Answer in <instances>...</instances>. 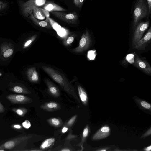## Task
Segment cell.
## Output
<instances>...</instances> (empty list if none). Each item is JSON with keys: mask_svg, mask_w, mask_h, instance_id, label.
<instances>
[{"mask_svg": "<svg viewBox=\"0 0 151 151\" xmlns=\"http://www.w3.org/2000/svg\"><path fill=\"white\" fill-rule=\"evenodd\" d=\"M42 68L50 78L57 83L68 95L80 103L74 87L62 73L54 68L47 66H42Z\"/></svg>", "mask_w": 151, "mask_h": 151, "instance_id": "cell-1", "label": "cell"}, {"mask_svg": "<svg viewBox=\"0 0 151 151\" xmlns=\"http://www.w3.org/2000/svg\"><path fill=\"white\" fill-rule=\"evenodd\" d=\"M148 7L145 0H137L133 11V27L135 28L139 22L148 16Z\"/></svg>", "mask_w": 151, "mask_h": 151, "instance_id": "cell-2", "label": "cell"}, {"mask_svg": "<svg viewBox=\"0 0 151 151\" xmlns=\"http://www.w3.org/2000/svg\"><path fill=\"white\" fill-rule=\"evenodd\" d=\"M47 0H29L21 5L20 7L23 15L26 17H28L32 13V9L34 7H40L44 5Z\"/></svg>", "mask_w": 151, "mask_h": 151, "instance_id": "cell-3", "label": "cell"}, {"mask_svg": "<svg viewBox=\"0 0 151 151\" xmlns=\"http://www.w3.org/2000/svg\"><path fill=\"white\" fill-rule=\"evenodd\" d=\"M50 13L59 19L69 24H76L78 20V15L75 12L66 13L62 11H54Z\"/></svg>", "mask_w": 151, "mask_h": 151, "instance_id": "cell-4", "label": "cell"}, {"mask_svg": "<svg viewBox=\"0 0 151 151\" xmlns=\"http://www.w3.org/2000/svg\"><path fill=\"white\" fill-rule=\"evenodd\" d=\"M32 137L31 135L20 136L10 139L0 145V149L10 150L24 142L27 141Z\"/></svg>", "mask_w": 151, "mask_h": 151, "instance_id": "cell-5", "label": "cell"}, {"mask_svg": "<svg viewBox=\"0 0 151 151\" xmlns=\"http://www.w3.org/2000/svg\"><path fill=\"white\" fill-rule=\"evenodd\" d=\"M91 42L90 36L88 30H86L81 37L78 46L73 50L75 52H83L88 49L90 47Z\"/></svg>", "mask_w": 151, "mask_h": 151, "instance_id": "cell-6", "label": "cell"}, {"mask_svg": "<svg viewBox=\"0 0 151 151\" xmlns=\"http://www.w3.org/2000/svg\"><path fill=\"white\" fill-rule=\"evenodd\" d=\"M149 24V22L147 21L140 22L137 26L133 38V46L134 47L142 38L143 33L148 28Z\"/></svg>", "mask_w": 151, "mask_h": 151, "instance_id": "cell-7", "label": "cell"}, {"mask_svg": "<svg viewBox=\"0 0 151 151\" xmlns=\"http://www.w3.org/2000/svg\"><path fill=\"white\" fill-rule=\"evenodd\" d=\"M6 98L11 103L15 104H27L33 101L30 98L21 94H11L6 96Z\"/></svg>", "mask_w": 151, "mask_h": 151, "instance_id": "cell-8", "label": "cell"}, {"mask_svg": "<svg viewBox=\"0 0 151 151\" xmlns=\"http://www.w3.org/2000/svg\"><path fill=\"white\" fill-rule=\"evenodd\" d=\"M134 65L147 74H151V67L146 60L142 59L137 55H136Z\"/></svg>", "mask_w": 151, "mask_h": 151, "instance_id": "cell-9", "label": "cell"}, {"mask_svg": "<svg viewBox=\"0 0 151 151\" xmlns=\"http://www.w3.org/2000/svg\"><path fill=\"white\" fill-rule=\"evenodd\" d=\"M151 39V28L150 27L144 37L138 42L134 48L140 51L144 50L150 42Z\"/></svg>", "mask_w": 151, "mask_h": 151, "instance_id": "cell-10", "label": "cell"}, {"mask_svg": "<svg viewBox=\"0 0 151 151\" xmlns=\"http://www.w3.org/2000/svg\"><path fill=\"white\" fill-rule=\"evenodd\" d=\"M44 80L47 86L49 94L54 97H59L60 93L58 87L47 78H45Z\"/></svg>", "mask_w": 151, "mask_h": 151, "instance_id": "cell-11", "label": "cell"}, {"mask_svg": "<svg viewBox=\"0 0 151 151\" xmlns=\"http://www.w3.org/2000/svg\"><path fill=\"white\" fill-rule=\"evenodd\" d=\"M41 109L48 112H53L60 109V105L56 102L53 101L45 103L40 106Z\"/></svg>", "mask_w": 151, "mask_h": 151, "instance_id": "cell-12", "label": "cell"}, {"mask_svg": "<svg viewBox=\"0 0 151 151\" xmlns=\"http://www.w3.org/2000/svg\"><path fill=\"white\" fill-rule=\"evenodd\" d=\"M109 127L105 126L101 128L94 134L93 137L94 140H98L103 139L108 136L110 133Z\"/></svg>", "mask_w": 151, "mask_h": 151, "instance_id": "cell-13", "label": "cell"}, {"mask_svg": "<svg viewBox=\"0 0 151 151\" xmlns=\"http://www.w3.org/2000/svg\"><path fill=\"white\" fill-rule=\"evenodd\" d=\"M43 8L50 12L54 11L64 12L66 11V9L52 2H48L45 3Z\"/></svg>", "mask_w": 151, "mask_h": 151, "instance_id": "cell-14", "label": "cell"}, {"mask_svg": "<svg viewBox=\"0 0 151 151\" xmlns=\"http://www.w3.org/2000/svg\"><path fill=\"white\" fill-rule=\"evenodd\" d=\"M27 75L29 80L32 83H37L39 81L38 73L35 67H31L28 70Z\"/></svg>", "mask_w": 151, "mask_h": 151, "instance_id": "cell-15", "label": "cell"}, {"mask_svg": "<svg viewBox=\"0 0 151 151\" xmlns=\"http://www.w3.org/2000/svg\"><path fill=\"white\" fill-rule=\"evenodd\" d=\"M78 93L80 99L83 104L86 106L88 103V97L86 92L83 87L79 85L77 86Z\"/></svg>", "mask_w": 151, "mask_h": 151, "instance_id": "cell-16", "label": "cell"}, {"mask_svg": "<svg viewBox=\"0 0 151 151\" xmlns=\"http://www.w3.org/2000/svg\"><path fill=\"white\" fill-rule=\"evenodd\" d=\"M29 18L36 25L42 27L47 28H51L52 27L46 20L45 21H40L36 18L33 16L32 12L29 15Z\"/></svg>", "mask_w": 151, "mask_h": 151, "instance_id": "cell-17", "label": "cell"}, {"mask_svg": "<svg viewBox=\"0 0 151 151\" xmlns=\"http://www.w3.org/2000/svg\"><path fill=\"white\" fill-rule=\"evenodd\" d=\"M14 52L12 47L7 44L3 45L1 48V54L4 58H8L12 55Z\"/></svg>", "mask_w": 151, "mask_h": 151, "instance_id": "cell-18", "label": "cell"}, {"mask_svg": "<svg viewBox=\"0 0 151 151\" xmlns=\"http://www.w3.org/2000/svg\"><path fill=\"white\" fill-rule=\"evenodd\" d=\"M32 13L34 17L37 19L43 20L45 19V16L42 12L40 8L37 7H34L32 9Z\"/></svg>", "mask_w": 151, "mask_h": 151, "instance_id": "cell-19", "label": "cell"}, {"mask_svg": "<svg viewBox=\"0 0 151 151\" xmlns=\"http://www.w3.org/2000/svg\"><path fill=\"white\" fill-rule=\"evenodd\" d=\"M55 140L54 138H50L46 139L41 145L40 149L42 150L48 149L53 144Z\"/></svg>", "mask_w": 151, "mask_h": 151, "instance_id": "cell-20", "label": "cell"}, {"mask_svg": "<svg viewBox=\"0 0 151 151\" xmlns=\"http://www.w3.org/2000/svg\"><path fill=\"white\" fill-rule=\"evenodd\" d=\"M47 121L51 125L56 127L61 126L63 124L62 120L60 118H51L48 119Z\"/></svg>", "mask_w": 151, "mask_h": 151, "instance_id": "cell-21", "label": "cell"}, {"mask_svg": "<svg viewBox=\"0 0 151 151\" xmlns=\"http://www.w3.org/2000/svg\"><path fill=\"white\" fill-rule=\"evenodd\" d=\"M11 91L14 92L25 94H29L31 92L26 88L22 87L16 86L13 87L11 89Z\"/></svg>", "mask_w": 151, "mask_h": 151, "instance_id": "cell-22", "label": "cell"}, {"mask_svg": "<svg viewBox=\"0 0 151 151\" xmlns=\"http://www.w3.org/2000/svg\"><path fill=\"white\" fill-rule=\"evenodd\" d=\"M12 110L21 117L24 116L28 112L27 109L25 108H12Z\"/></svg>", "mask_w": 151, "mask_h": 151, "instance_id": "cell-23", "label": "cell"}, {"mask_svg": "<svg viewBox=\"0 0 151 151\" xmlns=\"http://www.w3.org/2000/svg\"><path fill=\"white\" fill-rule=\"evenodd\" d=\"M46 20L48 22L52 27L55 30L61 28L60 26L54 21L51 18L49 17H46Z\"/></svg>", "mask_w": 151, "mask_h": 151, "instance_id": "cell-24", "label": "cell"}, {"mask_svg": "<svg viewBox=\"0 0 151 151\" xmlns=\"http://www.w3.org/2000/svg\"><path fill=\"white\" fill-rule=\"evenodd\" d=\"M89 132L88 126V125H87L83 130L82 133V139L80 144V145H82L83 144L85 139L88 134Z\"/></svg>", "mask_w": 151, "mask_h": 151, "instance_id": "cell-25", "label": "cell"}, {"mask_svg": "<svg viewBox=\"0 0 151 151\" xmlns=\"http://www.w3.org/2000/svg\"><path fill=\"white\" fill-rule=\"evenodd\" d=\"M37 37V35H34L27 40L23 45V48L25 49L29 47L35 40Z\"/></svg>", "mask_w": 151, "mask_h": 151, "instance_id": "cell-26", "label": "cell"}, {"mask_svg": "<svg viewBox=\"0 0 151 151\" xmlns=\"http://www.w3.org/2000/svg\"><path fill=\"white\" fill-rule=\"evenodd\" d=\"M77 117V115H75L73 116L67 122L64 126H66L68 128L71 127L76 119Z\"/></svg>", "mask_w": 151, "mask_h": 151, "instance_id": "cell-27", "label": "cell"}, {"mask_svg": "<svg viewBox=\"0 0 151 151\" xmlns=\"http://www.w3.org/2000/svg\"><path fill=\"white\" fill-rule=\"evenodd\" d=\"M74 40V38L73 36H69L64 42V44L66 46L69 45L73 42Z\"/></svg>", "mask_w": 151, "mask_h": 151, "instance_id": "cell-28", "label": "cell"}, {"mask_svg": "<svg viewBox=\"0 0 151 151\" xmlns=\"http://www.w3.org/2000/svg\"><path fill=\"white\" fill-rule=\"evenodd\" d=\"M22 126L25 128L29 129L31 126V124L28 120H25L22 124Z\"/></svg>", "mask_w": 151, "mask_h": 151, "instance_id": "cell-29", "label": "cell"}, {"mask_svg": "<svg viewBox=\"0 0 151 151\" xmlns=\"http://www.w3.org/2000/svg\"><path fill=\"white\" fill-rule=\"evenodd\" d=\"M140 104L142 107L145 109H149L151 108L150 104L145 101H142L140 103Z\"/></svg>", "mask_w": 151, "mask_h": 151, "instance_id": "cell-30", "label": "cell"}, {"mask_svg": "<svg viewBox=\"0 0 151 151\" xmlns=\"http://www.w3.org/2000/svg\"><path fill=\"white\" fill-rule=\"evenodd\" d=\"M7 6V3L0 0V11L5 9Z\"/></svg>", "mask_w": 151, "mask_h": 151, "instance_id": "cell-31", "label": "cell"}, {"mask_svg": "<svg viewBox=\"0 0 151 151\" xmlns=\"http://www.w3.org/2000/svg\"><path fill=\"white\" fill-rule=\"evenodd\" d=\"M11 127L13 129L17 130H20L22 129V126L19 124H14L11 125Z\"/></svg>", "mask_w": 151, "mask_h": 151, "instance_id": "cell-32", "label": "cell"}, {"mask_svg": "<svg viewBox=\"0 0 151 151\" xmlns=\"http://www.w3.org/2000/svg\"><path fill=\"white\" fill-rule=\"evenodd\" d=\"M40 9L42 12L45 16V17H49L50 16V14L48 11L42 8H40Z\"/></svg>", "mask_w": 151, "mask_h": 151, "instance_id": "cell-33", "label": "cell"}, {"mask_svg": "<svg viewBox=\"0 0 151 151\" xmlns=\"http://www.w3.org/2000/svg\"><path fill=\"white\" fill-rule=\"evenodd\" d=\"M147 5L148 7V17L151 13V0H147Z\"/></svg>", "mask_w": 151, "mask_h": 151, "instance_id": "cell-34", "label": "cell"}, {"mask_svg": "<svg viewBox=\"0 0 151 151\" xmlns=\"http://www.w3.org/2000/svg\"><path fill=\"white\" fill-rule=\"evenodd\" d=\"M5 110V107L0 101V113H3Z\"/></svg>", "mask_w": 151, "mask_h": 151, "instance_id": "cell-35", "label": "cell"}, {"mask_svg": "<svg viewBox=\"0 0 151 151\" xmlns=\"http://www.w3.org/2000/svg\"><path fill=\"white\" fill-rule=\"evenodd\" d=\"M84 0H78V7L81 8L82 5Z\"/></svg>", "mask_w": 151, "mask_h": 151, "instance_id": "cell-36", "label": "cell"}, {"mask_svg": "<svg viewBox=\"0 0 151 151\" xmlns=\"http://www.w3.org/2000/svg\"><path fill=\"white\" fill-rule=\"evenodd\" d=\"M68 127L65 126H64L62 128V132L63 133H65L68 130Z\"/></svg>", "mask_w": 151, "mask_h": 151, "instance_id": "cell-37", "label": "cell"}, {"mask_svg": "<svg viewBox=\"0 0 151 151\" xmlns=\"http://www.w3.org/2000/svg\"><path fill=\"white\" fill-rule=\"evenodd\" d=\"M151 134V128L149 130H148L146 133H145L142 137H145L146 136H147L149 135H150Z\"/></svg>", "mask_w": 151, "mask_h": 151, "instance_id": "cell-38", "label": "cell"}, {"mask_svg": "<svg viewBox=\"0 0 151 151\" xmlns=\"http://www.w3.org/2000/svg\"><path fill=\"white\" fill-rule=\"evenodd\" d=\"M151 150V146L150 145L145 149L144 150L146 151H150Z\"/></svg>", "mask_w": 151, "mask_h": 151, "instance_id": "cell-39", "label": "cell"}, {"mask_svg": "<svg viewBox=\"0 0 151 151\" xmlns=\"http://www.w3.org/2000/svg\"><path fill=\"white\" fill-rule=\"evenodd\" d=\"M78 0H73V2L75 5L78 7Z\"/></svg>", "mask_w": 151, "mask_h": 151, "instance_id": "cell-40", "label": "cell"}, {"mask_svg": "<svg viewBox=\"0 0 151 151\" xmlns=\"http://www.w3.org/2000/svg\"><path fill=\"white\" fill-rule=\"evenodd\" d=\"M60 150L61 151H70L71 150L68 148H64Z\"/></svg>", "mask_w": 151, "mask_h": 151, "instance_id": "cell-41", "label": "cell"}, {"mask_svg": "<svg viewBox=\"0 0 151 151\" xmlns=\"http://www.w3.org/2000/svg\"><path fill=\"white\" fill-rule=\"evenodd\" d=\"M101 151H105L106 150H104V149H103V150H100Z\"/></svg>", "mask_w": 151, "mask_h": 151, "instance_id": "cell-42", "label": "cell"}, {"mask_svg": "<svg viewBox=\"0 0 151 151\" xmlns=\"http://www.w3.org/2000/svg\"><path fill=\"white\" fill-rule=\"evenodd\" d=\"M1 75H2V74L1 73H0V76H1Z\"/></svg>", "mask_w": 151, "mask_h": 151, "instance_id": "cell-43", "label": "cell"}]
</instances>
